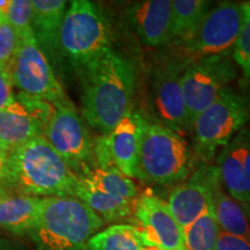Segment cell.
Returning a JSON list of instances; mask_svg holds the SVG:
<instances>
[{
  "instance_id": "6da1fadb",
  "label": "cell",
  "mask_w": 250,
  "mask_h": 250,
  "mask_svg": "<svg viewBox=\"0 0 250 250\" xmlns=\"http://www.w3.org/2000/svg\"><path fill=\"white\" fill-rule=\"evenodd\" d=\"M83 120L101 134H108L132 110L136 70L129 59L110 49L81 72Z\"/></svg>"
},
{
  "instance_id": "7a4b0ae2",
  "label": "cell",
  "mask_w": 250,
  "mask_h": 250,
  "mask_svg": "<svg viewBox=\"0 0 250 250\" xmlns=\"http://www.w3.org/2000/svg\"><path fill=\"white\" fill-rule=\"evenodd\" d=\"M78 182L79 177L43 136L8 151L6 195L74 197Z\"/></svg>"
},
{
  "instance_id": "3957f363",
  "label": "cell",
  "mask_w": 250,
  "mask_h": 250,
  "mask_svg": "<svg viewBox=\"0 0 250 250\" xmlns=\"http://www.w3.org/2000/svg\"><path fill=\"white\" fill-rule=\"evenodd\" d=\"M103 225L76 197H45L29 236L37 250H88L89 240Z\"/></svg>"
},
{
  "instance_id": "277c9868",
  "label": "cell",
  "mask_w": 250,
  "mask_h": 250,
  "mask_svg": "<svg viewBox=\"0 0 250 250\" xmlns=\"http://www.w3.org/2000/svg\"><path fill=\"white\" fill-rule=\"evenodd\" d=\"M195 153L181 134L144 118L138 179L159 186L186 181L195 170Z\"/></svg>"
},
{
  "instance_id": "5b68a950",
  "label": "cell",
  "mask_w": 250,
  "mask_h": 250,
  "mask_svg": "<svg viewBox=\"0 0 250 250\" xmlns=\"http://www.w3.org/2000/svg\"><path fill=\"white\" fill-rule=\"evenodd\" d=\"M110 26L100 7L89 0H73L59 34L61 55L80 73L111 48Z\"/></svg>"
},
{
  "instance_id": "8992f818",
  "label": "cell",
  "mask_w": 250,
  "mask_h": 250,
  "mask_svg": "<svg viewBox=\"0 0 250 250\" xmlns=\"http://www.w3.org/2000/svg\"><path fill=\"white\" fill-rule=\"evenodd\" d=\"M249 118L246 100L232 89H225L193 121L191 132L196 158L203 165H211L217 153L245 127Z\"/></svg>"
},
{
  "instance_id": "52a82bcc",
  "label": "cell",
  "mask_w": 250,
  "mask_h": 250,
  "mask_svg": "<svg viewBox=\"0 0 250 250\" xmlns=\"http://www.w3.org/2000/svg\"><path fill=\"white\" fill-rule=\"evenodd\" d=\"M42 136L78 177L98 167L94 139L70 99L52 103Z\"/></svg>"
},
{
  "instance_id": "ba28073f",
  "label": "cell",
  "mask_w": 250,
  "mask_h": 250,
  "mask_svg": "<svg viewBox=\"0 0 250 250\" xmlns=\"http://www.w3.org/2000/svg\"><path fill=\"white\" fill-rule=\"evenodd\" d=\"M243 18L242 2L221 1L212 6L193 36L180 46L181 61L188 65L212 56H232Z\"/></svg>"
},
{
  "instance_id": "9c48e42d",
  "label": "cell",
  "mask_w": 250,
  "mask_h": 250,
  "mask_svg": "<svg viewBox=\"0 0 250 250\" xmlns=\"http://www.w3.org/2000/svg\"><path fill=\"white\" fill-rule=\"evenodd\" d=\"M7 71L13 86L20 90L19 95L49 103L68 99L33 33L19 39L17 52Z\"/></svg>"
},
{
  "instance_id": "30bf717a",
  "label": "cell",
  "mask_w": 250,
  "mask_h": 250,
  "mask_svg": "<svg viewBox=\"0 0 250 250\" xmlns=\"http://www.w3.org/2000/svg\"><path fill=\"white\" fill-rule=\"evenodd\" d=\"M232 56H212L190 62L182 73V89L191 124L235 80Z\"/></svg>"
},
{
  "instance_id": "8fae6325",
  "label": "cell",
  "mask_w": 250,
  "mask_h": 250,
  "mask_svg": "<svg viewBox=\"0 0 250 250\" xmlns=\"http://www.w3.org/2000/svg\"><path fill=\"white\" fill-rule=\"evenodd\" d=\"M144 117L131 110L108 134L94 140V156L101 169H118L130 179H138V160Z\"/></svg>"
},
{
  "instance_id": "7c38bea8",
  "label": "cell",
  "mask_w": 250,
  "mask_h": 250,
  "mask_svg": "<svg viewBox=\"0 0 250 250\" xmlns=\"http://www.w3.org/2000/svg\"><path fill=\"white\" fill-rule=\"evenodd\" d=\"M186 66L180 58L162 62L155 67L152 81L153 99L162 125L182 137L192 130L182 89Z\"/></svg>"
},
{
  "instance_id": "4fadbf2b",
  "label": "cell",
  "mask_w": 250,
  "mask_h": 250,
  "mask_svg": "<svg viewBox=\"0 0 250 250\" xmlns=\"http://www.w3.org/2000/svg\"><path fill=\"white\" fill-rule=\"evenodd\" d=\"M133 217L139 225L149 249H184L183 228L171 213L167 202L151 191L137 196L133 202Z\"/></svg>"
},
{
  "instance_id": "5bb4252c",
  "label": "cell",
  "mask_w": 250,
  "mask_h": 250,
  "mask_svg": "<svg viewBox=\"0 0 250 250\" xmlns=\"http://www.w3.org/2000/svg\"><path fill=\"white\" fill-rule=\"evenodd\" d=\"M221 182L214 165H203L183 182L176 184L167 198L171 213L182 228H186L212 208V198L217 184Z\"/></svg>"
},
{
  "instance_id": "9a60e30c",
  "label": "cell",
  "mask_w": 250,
  "mask_h": 250,
  "mask_svg": "<svg viewBox=\"0 0 250 250\" xmlns=\"http://www.w3.org/2000/svg\"><path fill=\"white\" fill-rule=\"evenodd\" d=\"M51 105L49 102L17 96L12 104L0 110V144L12 151L42 136Z\"/></svg>"
},
{
  "instance_id": "2e32d148",
  "label": "cell",
  "mask_w": 250,
  "mask_h": 250,
  "mask_svg": "<svg viewBox=\"0 0 250 250\" xmlns=\"http://www.w3.org/2000/svg\"><path fill=\"white\" fill-rule=\"evenodd\" d=\"M214 166L228 195L250 204V129L243 127L220 149Z\"/></svg>"
},
{
  "instance_id": "e0dca14e",
  "label": "cell",
  "mask_w": 250,
  "mask_h": 250,
  "mask_svg": "<svg viewBox=\"0 0 250 250\" xmlns=\"http://www.w3.org/2000/svg\"><path fill=\"white\" fill-rule=\"evenodd\" d=\"M126 18L144 45L160 48L171 42V0L134 2L127 8Z\"/></svg>"
},
{
  "instance_id": "ac0fdd59",
  "label": "cell",
  "mask_w": 250,
  "mask_h": 250,
  "mask_svg": "<svg viewBox=\"0 0 250 250\" xmlns=\"http://www.w3.org/2000/svg\"><path fill=\"white\" fill-rule=\"evenodd\" d=\"M33 20L31 29L37 44L46 57H57L59 50V34L67 9L65 0H31Z\"/></svg>"
},
{
  "instance_id": "d6986e66",
  "label": "cell",
  "mask_w": 250,
  "mask_h": 250,
  "mask_svg": "<svg viewBox=\"0 0 250 250\" xmlns=\"http://www.w3.org/2000/svg\"><path fill=\"white\" fill-rule=\"evenodd\" d=\"M42 198L26 195L0 196V229L29 235L40 215Z\"/></svg>"
},
{
  "instance_id": "ffe728a7",
  "label": "cell",
  "mask_w": 250,
  "mask_h": 250,
  "mask_svg": "<svg viewBox=\"0 0 250 250\" xmlns=\"http://www.w3.org/2000/svg\"><path fill=\"white\" fill-rule=\"evenodd\" d=\"M74 197L95 212L103 223H116L133 217V202L100 191L79 179Z\"/></svg>"
},
{
  "instance_id": "44dd1931",
  "label": "cell",
  "mask_w": 250,
  "mask_h": 250,
  "mask_svg": "<svg viewBox=\"0 0 250 250\" xmlns=\"http://www.w3.org/2000/svg\"><path fill=\"white\" fill-rule=\"evenodd\" d=\"M212 210L221 232L250 242V225L242 204L228 195L221 182L214 188Z\"/></svg>"
},
{
  "instance_id": "7402d4cb",
  "label": "cell",
  "mask_w": 250,
  "mask_h": 250,
  "mask_svg": "<svg viewBox=\"0 0 250 250\" xmlns=\"http://www.w3.org/2000/svg\"><path fill=\"white\" fill-rule=\"evenodd\" d=\"M212 7L205 0H173L171 1V42L181 46L187 43Z\"/></svg>"
},
{
  "instance_id": "603a6c76",
  "label": "cell",
  "mask_w": 250,
  "mask_h": 250,
  "mask_svg": "<svg viewBox=\"0 0 250 250\" xmlns=\"http://www.w3.org/2000/svg\"><path fill=\"white\" fill-rule=\"evenodd\" d=\"M88 250H149L138 226L115 224L100 230L88 242Z\"/></svg>"
},
{
  "instance_id": "cb8c5ba5",
  "label": "cell",
  "mask_w": 250,
  "mask_h": 250,
  "mask_svg": "<svg viewBox=\"0 0 250 250\" xmlns=\"http://www.w3.org/2000/svg\"><path fill=\"white\" fill-rule=\"evenodd\" d=\"M79 179L100 191L122 197L129 201H134L139 195L134 181L125 176L118 169L105 170L96 167Z\"/></svg>"
},
{
  "instance_id": "d4e9b609",
  "label": "cell",
  "mask_w": 250,
  "mask_h": 250,
  "mask_svg": "<svg viewBox=\"0 0 250 250\" xmlns=\"http://www.w3.org/2000/svg\"><path fill=\"white\" fill-rule=\"evenodd\" d=\"M220 228L210 208L197 220L183 228L184 247L187 250H214Z\"/></svg>"
},
{
  "instance_id": "484cf974",
  "label": "cell",
  "mask_w": 250,
  "mask_h": 250,
  "mask_svg": "<svg viewBox=\"0 0 250 250\" xmlns=\"http://www.w3.org/2000/svg\"><path fill=\"white\" fill-rule=\"evenodd\" d=\"M242 5L245 18L234 46L232 58L236 66L242 71L245 78L250 79V2H242Z\"/></svg>"
},
{
  "instance_id": "4316f807",
  "label": "cell",
  "mask_w": 250,
  "mask_h": 250,
  "mask_svg": "<svg viewBox=\"0 0 250 250\" xmlns=\"http://www.w3.org/2000/svg\"><path fill=\"white\" fill-rule=\"evenodd\" d=\"M6 20L15 30L19 39L33 33V1L31 0H9Z\"/></svg>"
},
{
  "instance_id": "83f0119b",
  "label": "cell",
  "mask_w": 250,
  "mask_h": 250,
  "mask_svg": "<svg viewBox=\"0 0 250 250\" xmlns=\"http://www.w3.org/2000/svg\"><path fill=\"white\" fill-rule=\"evenodd\" d=\"M19 45V37L6 18H0V67L7 70Z\"/></svg>"
},
{
  "instance_id": "f1b7e54d",
  "label": "cell",
  "mask_w": 250,
  "mask_h": 250,
  "mask_svg": "<svg viewBox=\"0 0 250 250\" xmlns=\"http://www.w3.org/2000/svg\"><path fill=\"white\" fill-rule=\"evenodd\" d=\"M13 83L6 68L0 67V110L8 107L17 99L13 92Z\"/></svg>"
},
{
  "instance_id": "f546056e",
  "label": "cell",
  "mask_w": 250,
  "mask_h": 250,
  "mask_svg": "<svg viewBox=\"0 0 250 250\" xmlns=\"http://www.w3.org/2000/svg\"><path fill=\"white\" fill-rule=\"evenodd\" d=\"M214 250H250V242L220 230Z\"/></svg>"
},
{
  "instance_id": "4dcf8cb0",
  "label": "cell",
  "mask_w": 250,
  "mask_h": 250,
  "mask_svg": "<svg viewBox=\"0 0 250 250\" xmlns=\"http://www.w3.org/2000/svg\"><path fill=\"white\" fill-rule=\"evenodd\" d=\"M8 151L0 144V196L6 195L5 191V179L6 168H7Z\"/></svg>"
},
{
  "instance_id": "1f68e13d",
  "label": "cell",
  "mask_w": 250,
  "mask_h": 250,
  "mask_svg": "<svg viewBox=\"0 0 250 250\" xmlns=\"http://www.w3.org/2000/svg\"><path fill=\"white\" fill-rule=\"evenodd\" d=\"M242 208L246 212V215H247V218H248V221L250 225V204H242Z\"/></svg>"
},
{
  "instance_id": "d6a6232c",
  "label": "cell",
  "mask_w": 250,
  "mask_h": 250,
  "mask_svg": "<svg viewBox=\"0 0 250 250\" xmlns=\"http://www.w3.org/2000/svg\"><path fill=\"white\" fill-rule=\"evenodd\" d=\"M0 250H9V249H8V247L6 246V245H4V243H2L1 240H0Z\"/></svg>"
},
{
  "instance_id": "836d02e7",
  "label": "cell",
  "mask_w": 250,
  "mask_h": 250,
  "mask_svg": "<svg viewBox=\"0 0 250 250\" xmlns=\"http://www.w3.org/2000/svg\"><path fill=\"white\" fill-rule=\"evenodd\" d=\"M149 250H165V249H156V248H151V249H149ZM177 250H187V249L184 248V249H177Z\"/></svg>"
}]
</instances>
